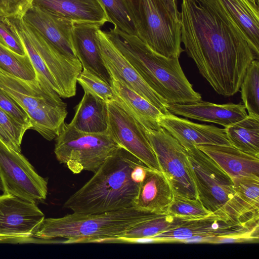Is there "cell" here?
Wrapping results in <instances>:
<instances>
[{
  "label": "cell",
  "mask_w": 259,
  "mask_h": 259,
  "mask_svg": "<svg viewBox=\"0 0 259 259\" xmlns=\"http://www.w3.org/2000/svg\"><path fill=\"white\" fill-rule=\"evenodd\" d=\"M174 18L180 22V12L177 7L176 0H161Z\"/></svg>",
  "instance_id": "41"
},
{
  "label": "cell",
  "mask_w": 259,
  "mask_h": 259,
  "mask_svg": "<svg viewBox=\"0 0 259 259\" xmlns=\"http://www.w3.org/2000/svg\"><path fill=\"white\" fill-rule=\"evenodd\" d=\"M158 122L185 149L203 145H231L225 128L213 125L195 123L170 112L162 113Z\"/></svg>",
  "instance_id": "15"
},
{
  "label": "cell",
  "mask_w": 259,
  "mask_h": 259,
  "mask_svg": "<svg viewBox=\"0 0 259 259\" xmlns=\"http://www.w3.org/2000/svg\"><path fill=\"white\" fill-rule=\"evenodd\" d=\"M241 29L256 58L259 56V8L250 0H220Z\"/></svg>",
  "instance_id": "25"
},
{
  "label": "cell",
  "mask_w": 259,
  "mask_h": 259,
  "mask_svg": "<svg viewBox=\"0 0 259 259\" xmlns=\"http://www.w3.org/2000/svg\"><path fill=\"white\" fill-rule=\"evenodd\" d=\"M0 180L3 193L36 203L46 199L47 181L20 152L0 141Z\"/></svg>",
  "instance_id": "9"
},
{
  "label": "cell",
  "mask_w": 259,
  "mask_h": 259,
  "mask_svg": "<svg viewBox=\"0 0 259 259\" xmlns=\"http://www.w3.org/2000/svg\"><path fill=\"white\" fill-rule=\"evenodd\" d=\"M32 5L73 23H88L100 27L109 22L98 0H34Z\"/></svg>",
  "instance_id": "20"
},
{
  "label": "cell",
  "mask_w": 259,
  "mask_h": 259,
  "mask_svg": "<svg viewBox=\"0 0 259 259\" xmlns=\"http://www.w3.org/2000/svg\"><path fill=\"white\" fill-rule=\"evenodd\" d=\"M104 32L147 85L167 104H187L201 100V95L194 90L185 76L179 57L161 55L138 36L115 27Z\"/></svg>",
  "instance_id": "3"
},
{
  "label": "cell",
  "mask_w": 259,
  "mask_h": 259,
  "mask_svg": "<svg viewBox=\"0 0 259 259\" xmlns=\"http://www.w3.org/2000/svg\"><path fill=\"white\" fill-rule=\"evenodd\" d=\"M250 1H251L253 3L258 5L259 0H250Z\"/></svg>",
  "instance_id": "43"
},
{
  "label": "cell",
  "mask_w": 259,
  "mask_h": 259,
  "mask_svg": "<svg viewBox=\"0 0 259 259\" xmlns=\"http://www.w3.org/2000/svg\"><path fill=\"white\" fill-rule=\"evenodd\" d=\"M168 111L174 114L204 122H212L226 128L247 116L243 104L212 103L202 100L187 104H170Z\"/></svg>",
  "instance_id": "18"
},
{
  "label": "cell",
  "mask_w": 259,
  "mask_h": 259,
  "mask_svg": "<svg viewBox=\"0 0 259 259\" xmlns=\"http://www.w3.org/2000/svg\"><path fill=\"white\" fill-rule=\"evenodd\" d=\"M167 214L189 220L203 218L212 214L197 199H191L174 194Z\"/></svg>",
  "instance_id": "33"
},
{
  "label": "cell",
  "mask_w": 259,
  "mask_h": 259,
  "mask_svg": "<svg viewBox=\"0 0 259 259\" xmlns=\"http://www.w3.org/2000/svg\"><path fill=\"white\" fill-rule=\"evenodd\" d=\"M0 89L24 110L64 103L59 94L37 74L34 80H26L0 70Z\"/></svg>",
  "instance_id": "14"
},
{
  "label": "cell",
  "mask_w": 259,
  "mask_h": 259,
  "mask_svg": "<svg viewBox=\"0 0 259 259\" xmlns=\"http://www.w3.org/2000/svg\"><path fill=\"white\" fill-rule=\"evenodd\" d=\"M0 43L18 54L25 55L27 54L18 34L7 18L2 16H0Z\"/></svg>",
  "instance_id": "36"
},
{
  "label": "cell",
  "mask_w": 259,
  "mask_h": 259,
  "mask_svg": "<svg viewBox=\"0 0 259 259\" xmlns=\"http://www.w3.org/2000/svg\"><path fill=\"white\" fill-rule=\"evenodd\" d=\"M100 46L106 67L111 79L119 80L148 100L162 113H169L166 101L154 92L115 47L104 31H98Z\"/></svg>",
  "instance_id": "13"
},
{
  "label": "cell",
  "mask_w": 259,
  "mask_h": 259,
  "mask_svg": "<svg viewBox=\"0 0 259 259\" xmlns=\"http://www.w3.org/2000/svg\"><path fill=\"white\" fill-rule=\"evenodd\" d=\"M0 70L26 80H34L36 77L35 70L27 54H18L1 43Z\"/></svg>",
  "instance_id": "30"
},
{
  "label": "cell",
  "mask_w": 259,
  "mask_h": 259,
  "mask_svg": "<svg viewBox=\"0 0 259 259\" xmlns=\"http://www.w3.org/2000/svg\"><path fill=\"white\" fill-rule=\"evenodd\" d=\"M209 156L231 178H259V158L245 153L234 147L203 145L196 146Z\"/></svg>",
  "instance_id": "22"
},
{
  "label": "cell",
  "mask_w": 259,
  "mask_h": 259,
  "mask_svg": "<svg viewBox=\"0 0 259 259\" xmlns=\"http://www.w3.org/2000/svg\"><path fill=\"white\" fill-rule=\"evenodd\" d=\"M0 185H1V180H0Z\"/></svg>",
  "instance_id": "44"
},
{
  "label": "cell",
  "mask_w": 259,
  "mask_h": 259,
  "mask_svg": "<svg viewBox=\"0 0 259 259\" xmlns=\"http://www.w3.org/2000/svg\"><path fill=\"white\" fill-rule=\"evenodd\" d=\"M0 126L12 139L18 147L21 148L22 139L28 130L0 108Z\"/></svg>",
  "instance_id": "39"
},
{
  "label": "cell",
  "mask_w": 259,
  "mask_h": 259,
  "mask_svg": "<svg viewBox=\"0 0 259 259\" xmlns=\"http://www.w3.org/2000/svg\"><path fill=\"white\" fill-rule=\"evenodd\" d=\"M34 0H0V16L23 18Z\"/></svg>",
  "instance_id": "40"
},
{
  "label": "cell",
  "mask_w": 259,
  "mask_h": 259,
  "mask_svg": "<svg viewBox=\"0 0 259 259\" xmlns=\"http://www.w3.org/2000/svg\"><path fill=\"white\" fill-rule=\"evenodd\" d=\"M77 82L84 92L90 93L106 102L115 100V95L110 84L101 78L83 69Z\"/></svg>",
  "instance_id": "34"
},
{
  "label": "cell",
  "mask_w": 259,
  "mask_h": 259,
  "mask_svg": "<svg viewBox=\"0 0 259 259\" xmlns=\"http://www.w3.org/2000/svg\"><path fill=\"white\" fill-rule=\"evenodd\" d=\"M241 99L248 115L259 117V62L249 65L240 86Z\"/></svg>",
  "instance_id": "31"
},
{
  "label": "cell",
  "mask_w": 259,
  "mask_h": 259,
  "mask_svg": "<svg viewBox=\"0 0 259 259\" xmlns=\"http://www.w3.org/2000/svg\"><path fill=\"white\" fill-rule=\"evenodd\" d=\"M45 219L36 203L14 195H0V240L33 236Z\"/></svg>",
  "instance_id": "12"
},
{
  "label": "cell",
  "mask_w": 259,
  "mask_h": 259,
  "mask_svg": "<svg viewBox=\"0 0 259 259\" xmlns=\"http://www.w3.org/2000/svg\"><path fill=\"white\" fill-rule=\"evenodd\" d=\"M189 220L167 213L160 214L134 226L122 235L116 242H135L146 237H152L160 233L175 228Z\"/></svg>",
  "instance_id": "28"
},
{
  "label": "cell",
  "mask_w": 259,
  "mask_h": 259,
  "mask_svg": "<svg viewBox=\"0 0 259 259\" xmlns=\"http://www.w3.org/2000/svg\"><path fill=\"white\" fill-rule=\"evenodd\" d=\"M145 131L161 171L170 183L174 194L197 199V190L186 149L162 127L158 130L145 128Z\"/></svg>",
  "instance_id": "8"
},
{
  "label": "cell",
  "mask_w": 259,
  "mask_h": 259,
  "mask_svg": "<svg viewBox=\"0 0 259 259\" xmlns=\"http://www.w3.org/2000/svg\"><path fill=\"white\" fill-rule=\"evenodd\" d=\"M174 195L171 185L163 173L148 168L140 184L134 207L143 211L165 214Z\"/></svg>",
  "instance_id": "21"
},
{
  "label": "cell",
  "mask_w": 259,
  "mask_h": 259,
  "mask_svg": "<svg viewBox=\"0 0 259 259\" xmlns=\"http://www.w3.org/2000/svg\"><path fill=\"white\" fill-rule=\"evenodd\" d=\"M160 214L134 207L98 213L73 212L44 219L33 237L44 240L63 238L65 243L116 242L130 229Z\"/></svg>",
  "instance_id": "4"
},
{
  "label": "cell",
  "mask_w": 259,
  "mask_h": 259,
  "mask_svg": "<svg viewBox=\"0 0 259 259\" xmlns=\"http://www.w3.org/2000/svg\"><path fill=\"white\" fill-rule=\"evenodd\" d=\"M198 198L212 214L242 224L258 222L259 213L238 196L231 177L196 146L186 148Z\"/></svg>",
  "instance_id": "5"
},
{
  "label": "cell",
  "mask_w": 259,
  "mask_h": 259,
  "mask_svg": "<svg viewBox=\"0 0 259 259\" xmlns=\"http://www.w3.org/2000/svg\"><path fill=\"white\" fill-rule=\"evenodd\" d=\"M100 27L88 23H74L72 42L83 69L111 85L112 79L102 56L98 31Z\"/></svg>",
  "instance_id": "19"
},
{
  "label": "cell",
  "mask_w": 259,
  "mask_h": 259,
  "mask_svg": "<svg viewBox=\"0 0 259 259\" xmlns=\"http://www.w3.org/2000/svg\"><path fill=\"white\" fill-rule=\"evenodd\" d=\"M25 111L30 118V129L36 131L49 141L56 138L68 114L67 104L65 102Z\"/></svg>",
  "instance_id": "26"
},
{
  "label": "cell",
  "mask_w": 259,
  "mask_h": 259,
  "mask_svg": "<svg viewBox=\"0 0 259 259\" xmlns=\"http://www.w3.org/2000/svg\"><path fill=\"white\" fill-rule=\"evenodd\" d=\"M225 128L231 146L259 158V117L248 115Z\"/></svg>",
  "instance_id": "27"
},
{
  "label": "cell",
  "mask_w": 259,
  "mask_h": 259,
  "mask_svg": "<svg viewBox=\"0 0 259 259\" xmlns=\"http://www.w3.org/2000/svg\"><path fill=\"white\" fill-rule=\"evenodd\" d=\"M258 222L242 224L229 221L221 217L211 214L195 220H188L181 225L152 237L157 242H180L195 236L214 237L239 232L253 227Z\"/></svg>",
  "instance_id": "17"
},
{
  "label": "cell",
  "mask_w": 259,
  "mask_h": 259,
  "mask_svg": "<svg viewBox=\"0 0 259 259\" xmlns=\"http://www.w3.org/2000/svg\"><path fill=\"white\" fill-rule=\"evenodd\" d=\"M136 24L138 37L152 50L167 58L180 57L181 24L161 0H125Z\"/></svg>",
  "instance_id": "6"
},
{
  "label": "cell",
  "mask_w": 259,
  "mask_h": 259,
  "mask_svg": "<svg viewBox=\"0 0 259 259\" xmlns=\"http://www.w3.org/2000/svg\"><path fill=\"white\" fill-rule=\"evenodd\" d=\"M0 141L11 149L21 153V148H20L15 144L12 139L0 126Z\"/></svg>",
  "instance_id": "42"
},
{
  "label": "cell",
  "mask_w": 259,
  "mask_h": 259,
  "mask_svg": "<svg viewBox=\"0 0 259 259\" xmlns=\"http://www.w3.org/2000/svg\"><path fill=\"white\" fill-rule=\"evenodd\" d=\"M111 86L115 101L145 129L158 130L161 127L158 120L162 113L155 106L119 80L112 78Z\"/></svg>",
  "instance_id": "23"
},
{
  "label": "cell",
  "mask_w": 259,
  "mask_h": 259,
  "mask_svg": "<svg viewBox=\"0 0 259 259\" xmlns=\"http://www.w3.org/2000/svg\"><path fill=\"white\" fill-rule=\"evenodd\" d=\"M7 19L21 38L36 74L42 77L48 84L59 94V88L56 81L47 68L25 30L23 18L14 17H7Z\"/></svg>",
  "instance_id": "29"
},
{
  "label": "cell",
  "mask_w": 259,
  "mask_h": 259,
  "mask_svg": "<svg viewBox=\"0 0 259 259\" xmlns=\"http://www.w3.org/2000/svg\"><path fill=\"white\" fill-rule=\"evenodd\" d=\"M25 30L59 88V95L67 98L76 95L77 79L82 70L78 58L59 51L36 30L26 24Z\"/></svg>",
  "instance_id": "11"
},
{
  "label": "cell",
  "mask_w": 259,
  "mask_h": 259,
  "mask_svg": "<svg viewBox=\"0 0 259 259\" xmlns=\"http://www.w3.org/2000/svg\"><path fill=\"white\" fill-rule=\"evenodd\" d=\"M180 24L181 42L201 75L221 95L237 93L257 58L220 0H182Z\"/></svg>",
  "instance_id": "1"
},
{
  "label": "cell",
  "mask_w": 259,
  "mask_h": 259,
  "mask_svg": "<svg viewBox=\"0 0 259 259\" xmlns=\"http://www.w3.org/2000/svg\"><path fill=\"white\" fill-rule=\"evenodd\" d=\"M23 19L62 53L77 58L72 42L73 22L35 5L27 11Z\"/></svg>",
  "instance_id": "16"
},
{
  "label": "cell",
  "mask_w": 259,
  "mask_h": 259,
  "mask_svg": "<svg viewBox=\"0 0 259 259\" xmlns=\"http://www.w3.org/2000/svg\"><path fill=\"white\" fill-rule=\"evenodd\" d=\"M104 9L109 22L128 34L138 36V30L125 0H98Z\"/></svg>",
  "instance_id": "32"
},
{
  "label": "cell",
  "mask_w": 259,
  "mask_h": 259,
  "mask_svg": "<svg viewBox=\"0 0 259 259\" xmlns=\"http://www.w3.org/2000/svg\"><path fill=\"white\" fill-rule=\"evenodd\" d=\"M235 191L240 199L252 211L259 213V178H231Z\"/></svg>",
  "instance_id": "35"
},
{
  "label": "cell",
  "mask_w": 259,
  "mask_h": 259,
  "mask_svg": "<svg viewBox=\"0 0 259 259\" xmlns=\"http://www.w3.org/2000/svg\"><path fill=\"white\" fill-rule=\"evenodd\" d=\"M107 131L115 141L149 168L161 171L145 128L116 101L107 102Z\"/></svg>",
  "instance_id": "10"
},
{
  "label": "cell",
  "mask_w": 259,
  "mask_h": 259,
  "mask_svg": "<svg viewBox=\"0 0 259 259\" xmlns=\"http://www.w3.org/2000/svg\"><path fill=\"white\" fill-rule=\"evenodd\" d=\"M149 168L120 146L92 178L65 202L64 207L81 214L134 207L141 182Z\"/></svg>",
  "instance_id": "2"
},
{
  "label": "cell",
  "mask_w": 259,
  "mask_h": 259,
  "mask_svg": "<svg viewBox=\"0 0 259 259\" xmlns=\"http://www.w3.org/2000/svg\"><path fill=\"white\" fill-rule=\"evenodd\" d=\"M107 103L87 92L75 108V113L69 123L75 128L87 133L106 132L108 128Z\"/></svg>",
  "instance_id": "24"
},
{
  "label": "cell",
  "mask_w": 259,
  "mask_h": 259,
  "mask_svg": "<svg viewBox=\"0 0 259 259\" xmlns=\"http://www.w3.org/2000/svg\"><path fill=\"white\" fill-rule=\"evenodd\" d=\"M258 231L259 225L257 224L239 232L222 236L210 237L208 243L258 242Z\"/></svg>",
  "instance_id": "37"
},
{
  "label": "cell",
  "mask_w": 259,
  "mask_h": 259,
  "mask_svg": "<svg viewBox=\"0 0 259 259\" xmlns=\"http://www.w3.org/2000/svg\"><path fill=\"white\" fill-rule=\"evenodd\" d=\"M0 108L9 114L16 121L30 129L31 124L30 118L24 110L12 98L0 89Z\"/></svg>",
  "instance_id": "38"
},
{
  "label": "cell",
  "mask_w": 259,
  "mask_h": 259,
  "mask_svg": "<svg viewBox=\"0 0 259 259\" xmlns=\"http://www.w3.org/2000/svg\"><path fill=\"white\" fill-rule=\"evenodd\" d=\"M120 146L107 130L87 133L64 122L56 138L54 152L58 161L73 174L94 172Z\"/></svg>",
  "instance_id": "7"
}]
</instances>
